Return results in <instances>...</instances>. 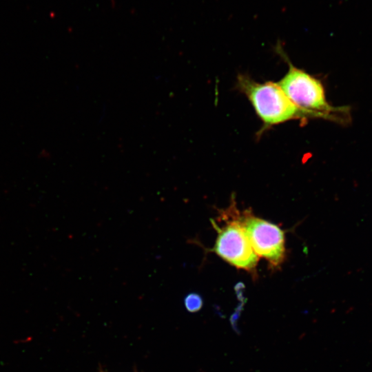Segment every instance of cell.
Instances as JSON below:
<instances>
[{"label":"cell","instance_id":"obj_3","mask_svg":"<svg viewBox=\"0 0 372 372\" xmlns=\"http://www.w3.org/2000/svg\"><path fill=\"white\" fill-rule=\"evenodd\" d=\"M239 212L233 196L231 205L219 213L218 218L223 224L219 225L210 219L217 236L214 247L209 251L236 268L248 271L255 278L259 258L240 223Z\"/></svg>","mask_w":372,"mask_h":372},{"label":"cell","instance_id":"obj_5","mask_svg":"<svg viewBox=\"0 0 372 372\" xmlns=\"http://www.w3.org/2000/svg\"><path fill=\"white\" fill-rule=\"evenodd\" d=\"M183 303L187 311L196 313L202 309L203 306V299L199 293L191 292L185 296Z\"/></svg>","mask_w":372,"mask_h":372},{"label":"cell","instance_id":"obj_2","mask_svg":"<svg viewBox=\"0 0 372 372\" xmlns=\"http://www.w3.org/2000/svg\"><path fill=\"white\" fill-rule=\"evenodd\" d=\"M236 87L247 97L262 121L258 137L275 125L293 120L305 124L311 119L291 102L277 82H258L249 74H238Z\"/></svg>","mask_w":372,"mask_h":372},{"label":"cell","instance_id":"obj_6","mask_svg":"<svg viewBox=\"0 0 372 372\" xmlns=\"http://www.w3.org/2000/svg\"><path fill=\"white\" fill-rule=\"evenodd\" d=\"M99 372H107L105 370H103L101 367L99 368Z\"/></svg>","mask_w":372,"mask_h":372},{"label":"cell","instance_id":"obj_4","mask_svg":"<svg viewBox=\"0 0 372 372\" xmlns=\"http://www.w3.org/2000/svg\"><path fill=\"white\" fill-rule=\"evenodd\" d=\"M238 218L257 256L265 258L270 268H279L286 258L285 231L249 209L240 211Z\"/></svg>","mask_w":372,"mask_h":372},{"label":"cell","instance_id":"obj_1","mask_svg":"<svg viewBox=\"0 0 372 372\" xmlns=\"http://www.w3.org/2000/svg\"><path fill=\"white\" fill-rule=\"evenodd\" d=\"M275 52L288 65V70L278 84L298 108L313 118H323L335 122L347 119L345 107H333L327 100L322 81L304 70L296 67L290 61L283 46L278 41Z\"/></svg>","mask_w":372,"mask_h":372}]
</instances>
